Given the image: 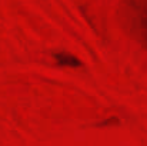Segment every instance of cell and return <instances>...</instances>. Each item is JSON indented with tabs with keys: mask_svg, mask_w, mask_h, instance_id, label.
Returning <instances> with one entry per match:
<instances>
[{
	"mask_svg": "<svg viewBox=\"0 0 147 146\" xmlns=\"http://www.w3.org/2000/svg\"><path fill=\"white\" fill-rule=\"evenodd\" d=\"M117 17L124 33L147 50V0H123Z\"/></svg>",
	"mask_w": 147,
	"mask_h": 146,
	"instance_id": "1",
	"label": "cell"
},
{
	"mask_svg": "<svg viewBox=\"0 0 147 146\" xmlns=\"http://www.w3.org/2000/svg\"><path fill=\"white\" fill-rule=\"evenodd\" d=\"M54 59H56V66L59 67H80L83 63L82 60L71 54V53H67V52H59L54 54Z\"/></svg>",
	"mask_w": 147,
	"mask_h": 146,
	"instance_id": "2",
	"label": "cell"
}]
</instances>
